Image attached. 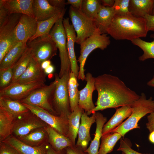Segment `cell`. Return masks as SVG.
Wrapping results in <instances>:
<instances>
[{"label":"cell","instance_id":"50","mask_svg":"<svg viewBox=\"0 0 154 154\" xmlns=\"http://www.w3.org/2000/svg\"><path fill=\"white\" fill-rule=\"evenodd\" d=\"M54 70V67L51 64L45 69L44 71L46 74H49L52 73Z\"/></svg>","mask_w":154,"mask_h":154},{"label":"cell","instance_id":"30","mask_svg":"<svg viewBox=\"0 0 154 154\" xmlns=\"http://www.w3.org/2000/svg\"><path fill=\"white\" fill-rule=\"evenodd\" d=\"M15 119L12 115L0 108V142L12 133Z\"/></svg>","mask_w":154,"mask_h":154},{"label":"cell","instance_id":"39","mask_svg":"<svg viewBox=\"0 0 154 154\" xmlns=\"http://www.w3.org/2000/svg\"><path fill=\"white\" fill-rule=\"evenodd\" d=\"M13 76L12 68L0 71V90L7 87L10 84Z\"/></svg>","mask_w":154,"mask_h":154},{"label":"cell","instance_id":"32","mask_svg":"<svg viewBox=\"0 0 154 154\" xmlns=\"http://www.w3.org/2000/svg\"><path fill=\"white\" fill-rule=\"evenodd\" d=\"M17 138L25 144L37 146L45 144L44 141L48 139V136L45 129L43 127L35 129L26 135Z\"/></svg>","mask_w":154,"mask_h":154},{"label":"cell","instance_id":"25","mask_svg":"<svg viewBox=\"0 0 154 154\" xmlns=\"http://www.w3.org/2000/svg\"><path fill=\"white\" fill-rule=\"evenodd\" d=\"M114 15L113 7H107L102 5L94 20L97 28L102 34H107V30Z\"/></svg>","mask_w":154,"mask_h":154},{"label":"cell","instance_id":"6","mask_svg":"<svg viewBox=\"0 0 154 154\" xmlns=\"http://www.w3.org/2000/svg\"><path fill=\"white\" fill-rule=\"evenodd\" d=\"M69 15L77 34L76 42L80 45L97 29L95 22L81 10L71 6L69 7Z\"/></svg>","mask_w":154,"mask_h":154},{"label":"cell","instance_id":"18","mask_svg":"<svg viewBox=\"0 0 154 154\" xmlns=\"http://www.w3.org/2000/svg\"><path fill=\"white\" fill-rule=\"evenodd\" d=\"M46 76L41 64L32 57L26 70L14 83H22L34 81L45 82Z\"/></svg>","mask_w":154,"mask_h":154},{"label":"cell","instance_id":"21","mask_svg":"<svg viewBox=\"0 0 154 154\" xmlns=\"http://www.w3.org/2000/svg\"><path fill=\"white\" fill-rule=\"evenodd\" d=\"M16 150L20 154H46V143L37 146L29 145L22 142L13 135H10L3 141Z\"/></svg>","mask_w":154,"mask_h":154},{"label":"cell","instance_id":"44","mask_svg":"<svg viewBox=\"0 0 154 154\" xmlns=\"http://www.w3.org/2000/svg\"><path fill=\"white\" fill-rule=\"evenodd\" d=\"M143 18L146 21L148 31L154 32V15H145Z\"/></svg>","mask_w":154,"mask_h":154},{"label":"cell","instance_id":"7","mask_svg":"<svg viewBox=\"0 0 154 154\" xmlns=\"http://www.w3.org/2000/svg\"><path fill=\"white\" fill-rule=\"evenodd\" d=\"M63 17L60 19L51 29L50 35L55 42L59 52L60 61L59 78L67 72H71V66L67 46V35L63 23Z\"/></svg>","mask_w":154,"mask_h":154},{"label":"cell","instance_id":"9","mask_svg":"<svg viewBox=\"0 0 154 154\" xmlns=\"http://www.w3.org/2000/svg\"><path fill=\"white\" fill-rule=\"evenodd\" d=\"M57 74L55 80L49 85H45L36 89L19 102L36 106L55 115L51 104V101L57 82Z\"/></svg>","mask_w":154,"mask_h":154},{"label":"cell","instance_id":"42","mask_svg":"<svg viewBox=\"0 0 154 154\" xmlns=\"http://www.w3.org/2000/svg\"><path fill=\"white\" fill-rule=\"evenodd\" d=\"M66 154H88L76 145L65 149Z\"/></svg>","mask_w":154,"mask_h":154},{"label":"cell","instance_id":"24","mask_svg":"<svg viewBox=\"0 0 154 154\" xmlns=\"http://www.w3.org/2000/svg\"><path fill=\"white\" fill-rule=\"evenodd\" d=\"M27 43L18 42L9 50L0 62V71L13 68L24 52Z\"/></svg>","mask_w":154,"mask_h":154},{"label":"cell","instance_id":"11","mask_svg":"<svg viewBox=\"0 0 154 154\" xmlns=\"http://www.w3.org/2000/svg\"><path fill=\"white\" fill-rule=\"evenodd\" d=\"M21 103L47 125L60 134L67 137L68 128L67 118L52 114L36 106Z\"/></svg>","mask_w":154,"mask_h":154},{"label":"cell","instance_id":"35","mask_svg":"<svg viewBox=\"0 0 154 154\" xmlns=\"http://www.w3.org/2000/svg\"><path fill=\"white\" fill-rule=\"evenodd\" d=\"M121 137L120 134L116 132L102 135L98 154H107L111 152L117 141Z\"/></svg>","mask_w":154,"mask_h":154},{"label":"cell","instance_id":"3","mask_svg":"<svg viewBox=\"0 0 154 154\" xmlns=\"http://www.w3.org/2000/svg\"><path fill=\"white\" fill-rule=\"evenodd\" d=\"M130 106L132 110L130 116L110 133H117L124 137L129 131L139 128L138 123L140 119L147 114L154 112V100L151 97L147 99L145 94L142 93L139 98Z\"/></svg>","mask_w":154,"mask_h":154},{"label":"cell","instance_id":"41","mask_svg":"<svg viewBox=\"0 0 154 154\" xmlns=\"http://www.w3.org/2000/svg\"><path fill=\"white\" fill-rule=\"evenodd\" d=\"M0 154H20L15 149L3 142H0Z\"/></svg>","mask_w":154,"mask_h":154},{"label":"cell","instance_id":"15","mask_svg":"<svg viewBox=\"0 0 154 154\" xmlns=\"http://www.w3.org/2000/svg\"><path fill=\"white\" fill-rule=\"evenodd\" d=\"M85 80L87 82L86 85L79 91L78 106L89 115L92 114L95 107L92 99L93 93L95 90L94 77L91 73L88 72Z\"/></svg>","mask_w":154,"mask_h":154},{"label":"cell","instance_id":"49","mask_svg":"<svg viewBox=\"0 0 154 154\" xmlns=\"http://www.w3.org/2000/svg\"><path fill=\"white\" fill-rule=\"evenodd\" d=\"M102 5L107 7H112L114 4L115 0H101Z\"/></svg>","mask_w":154,"mask_h":154},{"label":"cell","instance_id":"10","mask_svg":"<svg viewBox=\"0 0 154 154\" xmlns=\"http://www.w3.org/2000/svg\"><path fill=\"white\" fill-rule=\"evenodd\" d=\"M22 14L10 15L0 26V62L10 49L17 42L15 38V31Z\"/></svg>","mask_w":154,"mask_h":154},{"label":"cell","instance_id":"19","mask_svg":"<svg viewBox=\"0 0 154 154\" xmlns=\"http://www.w3.org/2000/svg\"><path fill=\"white\" fill-rule=\"evenodd\" d=\"M64 9H62L52 6L48 0H33V12L34 17L37 21L48 19L61 12Z\"/></svg>","mask_w":154,"mask_h":154},{"label":"cell","instance_id":"37","mask_svg":"<svg viewBox=\"0 0 154 154\" xmlns=\"http://www.w3.org/2000/svg\"><path fill=\"white\" fill-rule=\"evenodd\" d=\"M102 6L100 0H83L81 10L94 20Z\"/></svg>","mask_w":154,"mask_h":154},{"label":"cell","instance_id":"1","mask_svg":"<svg viewBox=\"0 0 154 154\" xmlns=\"http://www.w3.org/2000/svg\"><path fill=\"white\" fill-rule=\"evenodd\" d=\"M94 79L98 97L92 114L108 108L131 106L140 97L116 76L105 74L94 77Z\"/></svg>","mask_w":154,"mask_h":154},{"label":"cell","instance_id":"53","mask_svg":"<svg viewBox=\"0 0 154 154\" xmlns=\"http://www.w3.org/2000/svg\"><path fill=\"white\" fill-rule=\"evenodd\" d=\"M147 84L149 86L154 87V75L153 78L147 82Z\"/></svg>","mask_w":154,"mask_h":154},{"label":"cell","instance_id":"54","mask_svg":"<svg viewBox=\"0 0 154 154\" xmlns=\"http://www.w3.org/2000/svg\"><path fill=\"white\" fill-rule=\"evenodd\" d=\"M152 15H154V2L153 4V8L152 11Z\"/></svg>","mask_w":154,"mask_h":154},{"label":"cell","instance_id":"46","mask_svg":"<svg viewBox=\"0 0 154 154\" xmlns=\"http://www.w3.org/2000/svg\"><path fill=\"white\" fill-rule=\"evenodd\" d=\"M49 3L52 6L62 9L65 8L66 1L64 0H48Z\"/></svg>","mask_w":154,"mask_h":154},{"label":"cell","instance_id":"48","mask_svg":"<svg viewBox=\"0 0 154 154\" xmlns=\"http://www.w3.org/2000/svg\"><path fill=\"white\" fill-rule=\"evenodd\" d=\"M46 154H66V153L65 149L60 151H57L54 150L48 144Z\"/></svg>","mask_w":154,"mask_h":154},{"label":"cell","instance_id":"4","mask_svg":"<svg viewBox=\"0 0 154 154\" xmlns=\"http://www.w3.org/2000/svg\"><path fill=\"white\" fill-rule=\"evenodd\" d=\"M110 43V37L107 34H102L97 29L94 33L80 45V55L78 61L79 62L78 80H85L84 65L88 56L94 50L99 48L103 50Z\"/></svg>","mask_w":154,"mask_h":154},{"label":"cell","instance_id":"34","mask_svg":"<svg viewBox=\"0 0 154 154\" xmlns=\"http://www.w3.org/2000/svg\"><path fill=\"white\" fill-rule=\"evenodd\" d=\"M77 78L74 73L70 72L68 87L71 112L78 106L79 91L78 89L79 84Z\"/></svg>","mask_w":154,"mask_h":154},{"label":"cell","instance_id":"40","mask_svg":"<svg viewBox=\"0 0 154 154\" xmlns=\"http://www.w3.org/2000/svg\"><path fill=\"white\" fill-rule=\"evenodd\" d=\"M132 144L129 139L127 138L121 139L120 140V145L117 151H121L125 154H143L138 152L132 149Z\"/></svg>","mask_w":154,"mask_h":154},{"label":"cell","instance_id":"23","mask_svg":"<svg viewBox=\"0 0 154 154\" xmlns=\"http://www.w3.org/2000/svg\"><path fill=\"white\" fill-rule=\"evenodd\" d=\"M132 113L129 106H124L116 110L112 117L104 124L102 131V135L109 133L111 131L119 126L123 121L128 118Z\"/></svg>","mask_w":154,"mask_h":154},{"label":"cell","instance_id":"47","mask_svg":"<svg viewBox=\"0 0 154 154\" xmlns=\"http://www.w3.org/2000/svg\"><path fill=\"white\" fill-rule=\"evenodd\" d=\"M82 1L83 0H68L66 4L70 5L76 8L81 10Z\"/></svg>","mask_w":154,"mask_h":154},{"label":"cell","instance_id":"52","mask_svg":"<svg viewBox=\"0 0 154 154\" xmlns=\"http://www.w3.org/2000/svg\"><path fill=\"white\" fill-rule=\"evenodd\" d=\"M149 139L151 143L154 144V131L150 133L149 136Z\"/></svg>","mask_w":154,"mask_h":154},{"label":"cell","instance_id":"36","mask_svg":"<svg viewBox=\"0 0 154 154\" xmlns=\"http://www.w3.org/2000/svg\"><path fill=\"white\" fill-rule=\"evenodd\" d=\"M153 40L151 42H147L140 38L131 41L132 44L140 48L143 51V54L139 57L141 61H144L149 58L154 59V34L150 35Z\"/></svg>","mask_w":154,"mask_h":154},{"label":"cell","instance_id":"22","mask_svg":"<svg viewBox=\"0 0 154 154\" xmlns=\"http://www.w3.org/2000/svg\"><path fill=\"white\" fill-rule=\"evenodd\" d=\"M44 128L48 135V142L54 150L60 151L74 145L69 138L60 134L50 126L47 125Z\"/></svg>","mask_w":154,"mask_h":154},{"label":"cell","instance_id":"2","mask_svg":"<svg viewBox=\"0 0 154 154\" xmlns=\"http://www.w3.org/2000/svg\"><path fill=\"white\" fill-rule=\"evenodd\" d=\"M148 32L145 19L130 13L125 15L115 14L107 30V33L116 40L131 41L146 37Z\"/></svg>","mask_w":154,"mask_h":154},{"label":"cell","instance_id":"20","mask_svg":"<svg viewBox=\"0 0 154 154\" xmlns=\"http://www.w3.org/2000/svg\"><path fill=\"white\" fill-rule=\"evenodd\" d=\"M33 2V0H0V4L7 9L10 15L18 13L34 17Z\"/></svg>","mask_w":154,"mask_h":154},{"label":"cell","instance_id":"28","mask_svg":"<svg viewBox=\"0 0 154 154\" xmlns=\"http://www.w3.org/2000/svg\"><path fill=\"white\" fill-rule=\"evenodd\" d=\"M154 0H130L129 10L131 14L139 17H144L151 15Z\"/></svg>","mask_w":154,"mask_h":154},{"label":"cell","instance_id":"16","mask_svg":"<svg viewBox=\"0 0 154 154\" xmlns=\"http://www.w3.org/2000/svg\"><path fill=\"white\" fill-rule=\"evenodd\" d=\"M63 23L67 35V46L69 59L71 66V72L78 78L79 70L75 54L74 44L76 35L72 24H70L69 18L67 17L63 20Z\"/></svg>","mask_w":154,"mask_h":154},{"label":"cell","instance_id":"31","mask_svg":"<svg viewBox=\"0 0 154 154\" xmlns=\"http://www.w3.org/2000/svg\"><path fill=\"white\" fill-rule=\"evenodd\" d=\"M32 57L31 50L27 45L24 52L12 68L13 76L11 84L14 82L25 71Z\"/></svg>","mask_w":154,"mask_h":154},{"label":"cell","instance_id":"55","mask_svg":"<svg viewBox=\"0 0 154 154\" xmlns=\"http://www.w3.org/2000/svg\"><path fill=\"white\" fill-rule=\"evenodd\" d=\"M122 154H125L124 152H122Z\"/></svg>","mask_w":154,"mask_h":154},{"label":"cell","instance_id":"51","mask_svg":"<svg viewBox=\"0 0 154 154\" xmlns=\"http://www.w3.org/2000/svg\"><path fill=\"white\" fill-rule=\"evenodd\" d=\"M51 64V62L50 60H47L42 62L41 64L42 68L44 70L50 65Z\"/></svg>","mask_w":154,"mask_h":154},{"label":"cell","instance_id":"29","mask_svg":"<svg viewBox=\"0 0 154 154\" xmlns=\"http://www.w3.org/2000/svg\"><path fill=\"white\" fill-rule=\"evenodd\" d=\"M84 111L78 106L68 117V131L67 137L75 145L76 138L80 125V120Z\"/></svg>","mask_w":154,"mask_h":154},{"label":"cell","instance_id":"26","mask_svg":"<svg viewBox=\"0 0 154 154\" xmlns=\"http://www.w3.org/2000/svg\"><path fill=\"white\" fill-rule=\"evenodd\" d=\"M107 120V118L102 114L99 112H96V125L94 138L89 147L85 151L88 154H98L100 139L102 136L103 128Z\"/></svg>","mask_w":154,"mask_h":154},{"label":"cell","instance_id":"17","mask_svg":"<svg viewBox=\"0 0 154 154\" xmlns=\"http://www.w3.org/2000/svg\"><path fill=\"white\" fill-rule=\"evenodd\" d=\"M96 112L90 117L84 112L81 118V123L79 128L78 137L76 144L77 147L84 151L87 149L89 142L91 139L90 129L92 125L96 122Z\"/></svg>","mask_w":154,"mask_h":154},{"label":"cell","instance_id":"8","mask_svg":"<svg viewBox=\"0 0 154 154\" xmlns=\"http://www.w3.org/2000/svg\"><path fill=\"white\" fill-rule=\"evenodd\" d=\"M27 45L31 50L33 58L40 64L56 55L57 48L50 35L28 40Z\"/></svg>","mask_w":154,"mask_h":154},{"label":"cell","instance_id":"33","mask_svg":"<svg viewBox=\"0 0 154 154\" xmlns=\"http://www.w3.org/2000/svg\"><path fill=\"white\" fill-rule=\"evenodd\" d=\"M66 9L53 17L45 20L38 21L37 31L35 35L29 40L38 37L50 35V31L55 23L61 18L63 17Z\"/></svg>","mask_w":154,"mask_h":154},{"label":"cell","instance_id":"12","mask_svg":"<svg viewBox=\"0 0 154 154\" xmlns=\"http://www.w3.org/2000/svg\"><path fill=\"white\" fill-rule=\"evenodd\" d=\"M45 85L44 82L34 81L26 83H13L0 90V97L20 101L33 91Z\"/></svg>","mask_w":154,"mask_h":154},{"label":"cell","instance_id":"27","mask_svg":"<svg viewBox=\"0 0 154 154\" xmlns=\"http://www.w3.org/2000/svg\"><path fill=\"white\" fill-rule=\"evenodd\" d=\"M0 108L12 115L15 119L30 111L19 101L2 97H0Z\"/></svg>","mask_w":154,"mask_h":154},{"label":"cell","instance_id":"45","mask_svg":"<svg viewBox=\"0 0 154 154\" xmlns=\"http://www.w3.org/2000/svg\"><path fill=\"white\" fill-rule=\"evenodd\" d=\"M148 122L146 123L147 128L150 133L154 131V112H152L147 116Z\"/></svg>","mask_w":154,"mask_h":154},{"label":"cell","instance_id":"43","mask_svg":"<svg viewBox=\"0 0 154 154\" xmlns=\"http://www.w3.org/2000/svg\"><path fill=\"white\" fill-rule=\"evenodd\" d=\"M10 15L7 9L0 4V26L2 25Z\"/></svg>","mask_w":154,"mask_h":154},{"label":"cell","instance_id":"38","mask_svg":"<svg viewBox=\"0 0 154 154\" xmlns=\"http://www.w3.org/2000/svg\"><path fill=\"white\" fill-rule=\"evenodd\" d=\"M130 0H115L112 7L115 15H125L130 13L129 10Z\"/></svg>","mask_w":154,"mask_h":154},{"label":"cell","instance_id":"5","mask_svg":"<svg viewBox=\"0 0 154 154\" xmlns=\"http://www.w3.org/2000/svg\"><path fill=\"white\" fill-rule=\"evenodd\" d=\"M70 72H66L60 78L57 74V82L51 101L52 106L55 113L67 118L71 112L68 87Z\"/></svg>","mask_w":154,"mask_h":154},{"label":"cell","instance_id":"14","mask_svg":"<svg viewBox=\"0 0 154 154\" xmlns=\"http://www.w3.org/2000/svg\"><path fill=\"white\" fill-rule=\"evenodd\" d=\"M37 22L34 17L22 15L15 29L16 41L27 42L36 34Z\"/></svg>","mask_w":154,"mask_h":154},{"label":"cell","instance_id":"13","mask_svg":"<svg viewBox=\"0 0 154 154\" xmlns=\"http://www.w3.org/2000/svg\"><path fill=\"white\" fill-rule=\"evenodd\" d=\"M47 124L30 111L15 120L13 132L16 137L26 135Z\"/></svg>","mask_w":154,"mask_h":154}]
</instances>
